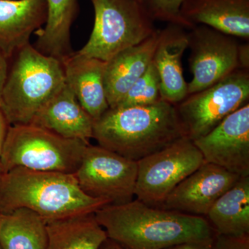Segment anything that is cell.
<instances>
[{
	"label": "cell",
	"instance_id": "obj_1",
	"mask_svg": "<svg viewBox=\"0 0 249 249\" xmlns=\"http://www.w3.org/2000/svg\"><path fill=\"white\" fill-rule=\"evenodd\" d=\"M95 218L108 238L125 249H164L188 242H214L206 218L150 206L132 199L107 204Z\"/></svg>",
	"mask_w": 249,
	"mask_h": 249
},
{
	"label": "cell",
	"instance_id": "obj_2",
	"mask_svg": "<svg viewBox=\"0 0 249 249\" xmlns=\"http://www.w3.org/2000/svg\"><path fill=\"white\" fill-rule=\"evenodd\" d=\"M107 204L85 194L73 174L18 167L0 178V213L26 209L47 222L94 213Z\"/></svg>",
	"mask_w": 249,
	"mask_h": 249
},
{
	"label": "cell",
	"instance_id": "obj_3",
	"mask_svg": "<svg viewBox=\"0 0 249 249\" xmlns=\"http://www.w3.org/2000/svg\"><path fill=\"white\" fill-rule=\"evenodd\" d=\"M183 137L176 106L162 99L149 106L109 108L93 123L98 145L137 162Z\"/></svg>",
	"mask_w": 249,
	"mask_h": 249
},
{
	"label": "cell",
	"instance_id": "obj_4",
	"mask_svg": "<svg viewBox=\"0 0 249 249\" xmlns=\"http://www.w3.org/2000/svg\"><path fill=\"white\" fill-rule=\"evenodd\" d=\"M16 54L0 95V109L10 125L29 124L65 85L60 60L30 43Z\"/></svg>",
	"mask_w": 249,
	"mask_h": 249
},
{
	"label": "cell",
	"instance_id": "obj_5",
	"mask_svg": "<svg viewBox=\"0 0 249 249\" xmlns=\"http://www.w3.org/2000/svg\"><path fill=\"white\" fill-rule=\"evenodd\" d=\"M34 124L10 125L0 157L3 173L18 167L74 174L88 145Z\"/></svg>",
	"mask_w": 249,
	"mask_h": 249
},
{
	"label": "cell",
	"instance_id": "obj_6",
	"mask_svg": "<svg viewBox=\"0 0 249 249\" xmlns=\"http://www.w3.org/2000/svg\"><path fill=\"white\" fill-rule=\"evenodd\" d=\"M94 24L89 40L78 53L107 62L157 31L147 7L137 0H89Z\"/></svg>",
	"mask_w": 249,
	"mask_h": 249
},
{
	"label": "cell",
	"instance_id": "obj_7",
	"mask_svg": "<svg viewBox=\"0 0 249 249\" xmlns=\"http://www.w3.org/2000/svg\"><path fill=\"white\" fill-rule=\"evenodd\" d=\"M188 96L175 106L185 137L194 141L249 103V70L238 69L212 86Z\"/></svg>",
	"mask_w": 249,
	"mask_h": 249
},
{
	"label": "cell",
	"instance_id": "obj_8",
	"mask_svg": "<svg viewBox=\"0 0 249 249\" xmlns=\"http://www.w3.org/2000/svg\"><path fill=\"white\" fill-rule=\"evenodd\" d=\"M204 162L199 149L187 137L139 160L137 199L160 207L170 193Z\"/></svg>",
	"mask_w": 249,
	"mask_h": 249
},
{
	"label": "cell",
	"instance_id": "obj_9",
	"mask_svg": "<svg viewBox=\"0 0 249 249\" xmlns=\"http://www.w3.org/2000/svg\"><path fill=\"white\" fill-rule=\"evenodd\" d=\"M137 173V161L89 144L73 175L85 194L109 204H121L135 196Z\"/></svg>",
	"mask_w": 249,
	"mask_h": 249
},
{
	"label": "cell",
	"instance_id": "obj_10",
	"mask_svg": "<svg viewBox=\"0 0 249 249\" xmlns=\"http://www.w3.org/2000/svg\"><path fill=\"white\" fill-rule=\"evenodd\" d=\"M193 80L188 94L199 92L238 70L237 42L212 28L197 25L188 34Z\"/></svg>",
	"mask_w": 249,
	"mask_h": 249
},
{
	"label": "cell",
	"instance_id": "obj_11",
	"mask_svg": "<svg viewBox=\"0 0 249 249\" xmlns=\"http://www.w3.org/2000/svg\"><path fill=\"white\" fill-rule=\"evenodd\" d=\"M193 142L206 163L240 177L249 176V103Z\"/></svg>",
	"mask_w": 249,
	"mask_h": 249
},
{
	"label": "cell",
	"instance_id": "obj_12",
	"mask_svg": "<svg viewBox=\"0 0 249 249\" xmlns=\"http://www.w3.org/2000/svg\"><path fill=\"white\" fill-rule=\"evenodd\" d=\"M240 178L222 167L204 162L170 193L160 208L204 217Z\"/></svg>",
	"mask_w": 249,
	"mask_h": 249
},
{
	"label": "cell",
	"instance_id": "obj_13",
	"mask_svg": "<svg viewBox=\"0 0 249 249\" xmlns=\"http://www.w3.org/2000/svg\"><path fill=\"white\" fill-rule=\"evenodd\" d=\"M180 16L188 29L197 25L249 38V0H185Z\"/></svg>",
	"mask_w": 249,
	"mask_h": 249
},
{
	"label": "cell",
	"instance_id": "obj_14",
	"mask_svg": "<svg viewBox=\"0 0 249 249\" xmlns=\"http://www.w3.org/2000/svg\"><path fill=\"white\" fill-rule=\"evenodd\" d=\"M183 29L170 24L160 30V39L152 58L160 78V98L173 105L188 96L182 69V57L188 48V39Z\"/></svg>",
	"mask_w": 249,
	"mask_h": 249
},
{
	"label": "cell",
	"instance_id": "obj_15",
	"mask_svg": "<svg viewBox=\"0 0 249 249\" xmlns=\"http://www.w3.org/2000/svg\"><path fill=\"white\" fill-rule=\"evenodd\" d=\"M65 83L93 121L109 109L104 85L106 62L73 52L61 60Z\"/></svg>",
	"mask_w": 249,
	"mask_h": 249
},
{
	"label": "cell",
	"instance_id": "obj_16",
	"mask_svg": "<svg viewBox=\"0 0 249 249\" xmlns=\"http://www.w3.org/2000/svg\"><path fill=\"white\" fill-rule=\"evenodd\" d=\"M160 30L138 45L129 47L106 62L104 85L109 108H115L151 64Z\"/></svg>",
	"mask_w": 249,
	"mask_h": 249
},
{
	"label": "cell",
	"instance_id": "obj_17",
	"mask_svg": "<svg viewBox=\"0 0 249 249\" xmlns=\"http://www.w3.org/2000/svg\"><path fill=\"white\" fill-rule=\"evenodd\" d=\"M45 0H0V51L6 58L29 43L45 25Z\"/></svg>",
	"mask_w": 249,
	"mask_h": 249
},
{
	"label": "cell",
	"instance_id": "obj_18",
	"mask_svg": "<svg viewBox=\"0 0 249 249\" xmlns=\"http://www.w3.org/2000/svg\"><path fill=\"white\" fill-rule=\"evenodd\" d=\"M92 118L82 107L71 89L63 88L33 119L31 124L47 129L64 138L89 143L93 139Z\"/></svg>",
	"mask_w": 249,
	"mask_h": 249
},
{
	"label": "cell",
	"instance_id": "obj_19",
	"mask_svg": "<svg viewBox=\"0 0 249 249\" xmlns=\"http://www.w3.org/2000/svg\"><path fill=\"white\" fill-rule=\"evenodd\" d=\"M47 19L45 27L36 31V48L60 61L73 53L71 29L78 13V0H45Z\"/></svg>",
	"mask_w": 249,
	"mask_h": 249
},
{
	"label": "cell",
	"instance_id": "obj_20",
	"mask_svg": "<svg viewBox=\"0 0 249 249\" xmlns=\"http://www.w3.org/2000/svg\"><path fill=\"white\" fill-rule=\"evenodd\" d=\"M217 235H249V176L241 177L206 216Z\"/></svg>",
	"mask_w": 249,
	"mask_h": 249
},
{
	"label": "cell",
	"instance_id": "obj_21",
	"mask_svg": "<svg viewBox=\"0 0 249 249\" xmlns=\"http://www.w3.org/2000/svg\"><path fill=\"white\" fill-rule=\"evenodd\" d=\"M46 249H99L107 239L94 213L46 222Z\"/></svg>",
	"mask_w": 249,
	"mask_h": 249
},
{
	"label": "cell",
	"instance_id": "obj_22",
	"mask_svg": "<svg viewBox=\"0 0 249 249\" xmlns=\"http://www.w3.org/2000/svg\"><path fill=\"white\" fill-rule=\"evenodd\" d=\"M46 222L35 213L26 209L0 213V247L1 249H46Z\"/></svg>",
	"mask_w": 249,
	"mask_h": 249
},
{
	"label": "cell",
	"instance_id": "obj_23",
	"mask_svg": "<svg viewBox=\"0 0 249 249\" xmlns=\"http://www.w3.org/2000/svg\"><path fill=\"white\" fill-rule=\"evenodd\" d=\"M160 99V78L152 61L146 71L131 87L115 108L149 106Z\"/></svg>",
	"mask_w": 249,
	"mask_h": 249
},
{
	"label": "cell",
	"instance_id": "obj_24",
	"mask_svg": "<svg viewBox=\"0 0 249 249\" xmlns=\"http://www.w3.org/2000/svg\"><path fill=\"white\" fill-rule=\"evenodd\" d=\"M185 0H149L147 9L155 19L169 22L183 28L186 23L180 16V9Z\"/></svg>",
	"mask_w": 249,
	"mask_h": 249
},
{
	"label": "cell",
	"instance_id": "obj_25",
	"mask_svg": "<svg viewBox=\"0 0 249 249\" xmlns=\"http://www.w3.org/2000/svg\"><path fill=\"white\" fill-rule=\"evenodd\" d=\"M214 249H249V235L232 237L217 235L214 237Z\"/></svg>",
	"mask_w": 249,
	"mask_h": 249
},
{
	"label": "cell",
	"instance_id": "obj_26",
	"mask_svg": "<svg viewBox=\"0 0 249 249\" xmlns=\"http://www.w3.org/2000/svg\"><path fill=\"white\" fill-rule=\"evenodd\" d=\"M214 242H188L164 249H214Z\"/></svg>",
	"mask_w": 249,
	"mask_h": 249
},
{
	"label": "cell",
	"instance_id": "obj_27",
	"mask_svg": "<svg viewBox=\"0 0 249 249\" xmlns=\"http://www.w3.org/2000/svg\"><path fill=\"white\" fill-rule=\"evenodd\" d=\"M239 69L249 70V45H239L237 53Z\"/></svg>",
	"mask_w": 249,
	"mask_h": 249
},
{
	"label": "cell",
	"instance_id": "obj_28",
	"mask_svg": "<svg viewBox=\"0 0 249 249\" xmlns=\"http://www.w3.org/2000/svg\"><path fill=\"white\" fill-rule=\"evenodd\" d=\"M9 126L10 124L6 118H5L4 114L0 109V157H1V150H2L3 145H4L5 139H6ZM0 170H1V164H0Z\"/></svg>",
	"mask_w": 249,
	"mask_h": 249
},
{
	"label": "cell",
	"instance_id": "obj_29",
	"mask_svg": "<svg viewBox=\"0 0 249 249\" xmlns=\"http://www.w3.org/2000/svg\"><path fill=\"white\" fill-rule=\"evenodd\" d=\"M8 71H9V67H8L7 58L0 51V95L6 81Z\"/></svg>",
	"mask_w": 249,
	"mask_h": 249
},
{
	"label": "cell",
	"instance_id": "obj_30",
	"mask_svg": "<svg viewBox=\"0 0 249 249\" xmlns=\"http://www.w3.org/2000/svg\"><path fill=\"white\" fill-rule=\"evenodd\" d=\"M99 249H125L124 247H121L120 245L116 243L114 241L108 238L103 242L102 245L101 246Z\"/></svg>",
	"mask_w": 249,
	"mask_h": 249
},
{
	"label": "cell",
	"instance_id": "obj_31",
	"mask_svg": "<svg viewBox=\"0 0 249 249\" xmlns=\"http://www.w3.org/2000/svg\"><path fill=\"white\" fill-rule=\"evenodd\" d=\"M137 1H139L141 4L145 5V6H147V4H148L149 0H137Z\"/></svg>",
	"mask_w": 249,
	"mask_h": 249
},
{
	"label": "cell",
	"instance_id": "obj_32",
	"mask_svg": "<svg viewBox=\"0 0 249 249\" xmlns=\"http://www.w3.org/2000/svg\"><path fill=\"white\" fill-rule=\"evenodd\" d=\"M2 171H1V170H0V178H1V175H2Z\"/></svg>",
	"mask_w": 249,
	"mask_h": 249
},
{
	"label": "cell",
	"instance_id": "obj_33",
	"mask_svg": "<svg viewBox=\"0 0 249 249\" xmlns=\"http://www.w3.org/2000/svg\"><path fill=\"white\" fill-rule=\"evenodd\" d=\"M0 249H1V247H0Z\"/></svg>",
	"mask_w": 249,
	"mask_h": 249
}]
</instances>
